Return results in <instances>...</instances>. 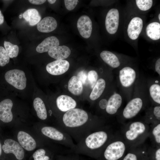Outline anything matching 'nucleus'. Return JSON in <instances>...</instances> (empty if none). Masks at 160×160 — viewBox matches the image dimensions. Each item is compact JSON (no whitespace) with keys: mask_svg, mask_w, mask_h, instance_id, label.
I'll list each match as a JSON object with an SVG mask.
<instances>
[{"mask_svg":"<svg viewBox=\"0 0 160 160\" xmlns=\"http://www.w3.org/2000/svg\"><path fill=\"white\" fill-rule=\"evenodd\" d=\"M4 46L10 58L15 57L17 56L19 51L18 46L6 41H4Z\"/></svg>","mask_w":160,"mask_h":160,"instance_id":"31","label":"nucleus"},{"mask_svg":"<svg viewBox=\"0 0 160 160\" xmlns=\"http://www.w3.org/2000/svg\"><path fill=\"white\" fill-rule=\"evenodd\" d=\"M106 86L107 82L104 79L101 78L98 79L92 89L89 96L90 99L92 101L98 99L104 92Z\"/></svg>","mask_w":160,"mask_h":160,"instance_id":"25","label":"nucleus"},{"mask_svg":"<svg viewBox=\"0 0 160 160\" xmlns=\"http://www.w3.org/2000/svg\"><path fill=\"white\" fill-rule=\"evenodd\" d=\"M143 25V19L140 17L132 18L128 24L127 29L128 36L132 40L137 39L141 33Z\"/></svg>","mask_w":160,"mask_h":160,"instance_id":"14","label":"nucleus"},{"mask_svg":"<svg viewBox=\"0 0 160 160\" xmlns=\"http://www.w3.org/2000/svg\"><path fill=\"white\" fill-rule=\"evenodd\" d=\"M69 66V62L66 60H56L48 64L46 66V69L51 74L59 75L66 72Z\"/></svg>","mask_w":160,"mask_h":160,"instance_id":"15","label":"nucleus"},{"mask_svg":"<svg viewBox=\"0 0 160 160\" xmlns=\"http://www.w3.org/2000/svg\"><path fill=\"white\" fill-rule=\"evenodd\" d=\"M108 98L107 99L103 98L99 101L98 106L99 108L101 110L103 111L105 110L107 106Z\"/></svg>","mask_w":160,"mask_h":160,"instance_id":"40","label":"nucleus"},{"mask_svg":"<svg viewBox=\"0 0 160 160\" xmlns=\"http://www.w3.org/2000/svg\"><path fill=\"white\" fill-rule=\"evenodd\" d=\"M148 148L144 143L130 147L122 160H147Z\"/></svg>","mask_w":160,"mask_h":160,"instance_id":"12","label":"nucleus"},{"mask_svg":"<svg viewBox=\"0 0 160 160\" xmlns=\"http://www.w3.org/2000/svg\"><path fill=\"white\" fill-rule=\"evenodd\" d=\"M29 1L31 4L36 5L41 4L46 2L44 0H29Z\"/></svg>","mask_w":160,"mask_h":160,"instance_id":"42","label":"nucleus"},{"mask_svg":"<svg viewBox=\"0 0 160 160\" xmlns=\"http://www.w3.org/2000/svg\"><path fill=\"white\" fill-rule=\"evenodd\" d=\"M69 91L75 95H79L83 91V85L81 82L76 76H72L70 79L68 84Z\"/></svg>","mask_w":160,"mask_h":160,"instance_id":"28","label":"nucleus"},{"mask_svg":"<svg viewBox=\"0 0 160 160\" xmlns=\"http://www.w3.org/2000/svg\"><path fill=\"white\" fill-rule=\"evenodd\" d=\"M4 21V17L0 10V25L2 24Z\"/></svg>","mask_w":160,"mask_h":160,"instance_id":"43","label":"nucleus"},{"mask_svg":"<svg viewBox=\"0 0 160 160\" xmlns=\"http://www.w3.org/2000/svg\"><path fill=\"white\" fill-rule=\"evenodd\" d=\"M77 77L81 82L82 84H86L87 82L88 75L87 72L84 71H81L77 74Z\"/></svg>","mask_w":160,"mask_h":160,"instance_id":"39","label":"nucleus"},{"mask_svg":"<svg viewBox=\"0 0 160 160\" xmlns=\"http://www.w3.org/2000/svg\"><path fill=\"white\" fill-rule=\"evenodd\" d=\"M13 105L12 100L5 99L0 102V120L4 123L11 122L13 119L11 111Z\"/></svg>","mask_w":160,"mask_h":160,"instance_id":"17","label":"nucleus"},{"mask_svg":"<svg viewBox=\"0 0 160 160\" xmlns=\"http://www.w3.org/2000/svg\"><path fill=\"white\" fill-rule=\"evenodd\" d=\"M33 105L38 118L42 120H46L47 117L46 108L42 100L36 97L34 100Z\"/></svg>","mask_w":160,"mask_h":160,"instance_id":"30","label":"nucleus"},{"mask_svg":"<svg viewBox=\"0 0 160 160\" xmlns=\"http://www.w3.org/2000/svg\"><path fill=\"white\" fill-rule=\"evenodd\" d=\"M136 5L138 9L143 11L149 10L152 7L153 1L151 0H136Z\"/></svg>","mask_w":160,"mask_h":160,"instance_id":"35","label":"nucleus"},{"mask_svg":"<svg viewBox=\"0 0 160 160\" xmlns=\"http://www.w3.org/2000/svg\"><path fill=\"white\" fill-rule=\"evenodd\" d=\"M23 16L30 25L32 26L37 24L41 18L38 11L35 9H28L23 13Z\"/></svg>","mask_w":160,"mask_h":160,"instance_id":"27","label":"nucleus"},{"mask_svg":"<svg viewBox=\"0 0 160 160\" xmlns=\"http://www.w3.org/2000/svg\"><path fill=\"white\" fill-rule=\"evenodd\" d=\"M147 160H160V147L148 148Z\"/></svg>","mask_w":160,"mask_h":160,"instance_id":"33","label":"nucleus"},{"mask_svg":"<svg viewBox=\"0 0 160 160\" xmlns=\"http://www.w3.org/2000/svg\"><path fill=\"white\" fill-rule=\"evenodd\" d=\"M148 137L152 146L160 147V122L149 125Z\"/></svg>","mask_w":160,"mask_h":160,"instance_id":"26","label":"nucleus"},{"mask_svg":"<svg viewBox=\"0 0 160 160\" xmlns=\"http://www.w3.org/2000/svg\"><path fill=\"white\" fill-rule=\"evenodd\" d=\"M48 1L51 4H53L56 1L55 0H48Z\"/></svg>","mask_w":160,"mask_h":160,"instance_id":"45","label":"nucleus"},{"mask_svg":"<svg viewBox=\"0 0 160 160\" xmlns=\"http://www.w3.org/2000/svg\"><path fill=\"white\" fill-rule=\"evenodd\" d=\"M143 121L150 125L160 122V105H152L145 110Z\"/></svg>","mask_w":160,"mask_h":160,"instance_id":"18","label":"nucleus"},{"mask_svg":"<svg viewBox=\"0 0 160 160\" xmlns=\"http://www.w3.org/2000/svg\"><path fill=\"white\" fill-rule=\"evenodd\" d=\"M80 155L70 152H64L57 156V160H87Z\"/></svg>","mask_w":160,"mask_h":160,"instance_id":"32","label":"nucleus"},{"mask_svg":"<svg viewBox=\"0 0 160 160\" xmlns=\"http://www.w3.org/2000/svg\"><path fill=\"white\" fill-rule=\"evenodd\" d=\"M155 70L156 73L160 76V58H159L156 61L155 66Z\"/></svg>","mask_w":160,"mask_h":160,"instance_id":"41","label":"nucleus"},{"mask_svg":"<svg viewBox=\"0 0 160 160\" xmlns=\"http://www.w3.org/2000/svg\"><path fill=\"white\" fill-rule=\"evenodd\" d=\"M129 148L121 135L114 134L97 160H122Z\"/></svg>","mask_w":160,"mask_h":160,"instance_id":"6","label":"nucleus"},{"mask_svg":"<svg viewBox=\"0 0 160 160\" xmlns=\"http://www.w3.org/2000/svg\"><path fill=\"white\" fill-rule=\"evenodd\" d=\"M2 149L5 154H13L17 160H23L25 157L24 149L19 143L11 139H7L2 145Z\"/></svg>","mask_w":160,"mask_h":160,"instance_id":"10","label":"nucleus"},{"mask_svg":"<svg viewBox=\"0 0 160 160\" xmlns=\"http://www.w3.org/2000/svg\"><path fill=\"white\" fill-rule=\"evenodd\" d=\"M59 41L58 39L55 36L48 37L45 39L37 47L36 51L39 53H42L48 52L52 49L59 46Z\"/></svg>","mask_w":160,"mask_h":160,"instance_id":"23","label":"nucleus"},{"mask_svg":"<svg viewBox=\"0 0 160 160\" xmlns=\"http://www.w3.org/2000/svg\"><path fill=\"white\" fill-rule=\"evenodd\" d=\"M147 91L152 105H160V84L158 80L146 81Z\"/></svg>","mask_w":160,"mask_h":160,"instance_id":"13","label":"nucleus"},{"mask_svg":"<svg viewBox=\"0 0 160 160\" xmlns=\"http://www.w3.org/2000/svg\"><path fill=\"white\" fill-rule=\"evenodd\" d=\"M124 97L120 92L116 89L115 85L108 100L105 110L108 116H114L119 113L123 102Z\"/></svg>","mask_w":160,"mask_h":160,"instance_id":"8","label":"nucleus"},{"mask_svg":"<svg viewBox=\"0 0 160 160\" xmlns=\"http://www.w3.org/2000/svg\"><path fill=\"white\" fill-rule=\"evenodd\" d=\"M4 77L7 83L17 89L23 90L26 87V78L24 72L21 70H9L6 73Z\"/></svg>","mask_w":160,"mask_h":160,"instance_id":"9","label":"nucleus"},{"mask_svg":"<svg viewBox=\"0 0 160 160\" xmlns=\"http://www.w3.org/2000/svg\"><path fill=\"white\" fill-rule=\"evenodd\" d=\"M158 19L159 20V21H160V14L159 13L158 15Z\"/></svg>","mask_w":160,"mask_h":160,"instance_id":"46","label":"nucleus"},{"mask_svg":"<svg viewBox=\"0 0 160 160\" xmlns=\"http://www.w3.org/2000/svg\"><path fill=\"white\" fill-rule=\"evenodd\" d=\"M71 53L69 48L64 45L55 47L48 52L49 56L57 60H63L67 58Z\"/></svg>","mask_w":160,"mask_h":160,"instance_id":"24","label":"nucleus"},{"mask_svg":"<svg viewBox=\"0 0 160 160\" xmlns=\"http://www.w3.org/2000/svg\"><path fill=\"white\" fill-rule=\"evenodd\" d=\"M116 78L120 92L128 102L132 97L135 86L139 79V72L133 66L123 65L119 68Z\"/></svg>","mask_w":160,"mask_h":160,"instance_id":"5","label":"nucleus"},{"mask_svg":"<svg viewBox=\"0 0 160 160\" xmlns=\"http://www.w3.org/2000/svg\"><path fill=\"white\" fill-rule=\"evenodd\" d=\"M114 135L110 128L105 125L84 137L76 144L72 152L97 160Z\"/></svg>","mask_w":160,"mask_h":160,"instance_id":"2","label":"nucleus"},{"mask_svg":"<svg viewBox=\"0 0 160 160\" xmlns=\"http://www.w3.org/2000/svg\"><path fill=\"white\" fill-rule=\"evenodd\" d=\"M149 101L146 81L139 78L132 97L118 115V121L124 124L126 121L134 118L141 111L148 107Z\"/></svg>","mask_w":160,"mask_h":160,"instance_id":"3","label":"nucleus"},{"mask_svg":"<svg viewBox=\"0 0 160 160\" xmlns=\"http://www.w3.org/2000/svg\"><path fill=\"white\" fill-rule=\"evenodd\" d=\"M22 17V15H19V17L20 18H21Z\"/></svg>","mask_w":160,"mask_h":160,"instance_id":"47","label":"nucleus"},{"mask_svg":"<svg viewBox=\"0 0 160 160\" xmlns=\"http://www.w3.org/2000/svg\"><path fill=\"white\" fill-rule=\"evenodd\" d=\"M59 123L60 128L76 143L91 132L105 126L104 120L91 117L84 110L76 108L65 113Z\"/></svg>","mask_w":160,"mask_h":160,"instance_id":"1","label":"nucleus"},{"mask_svg":"<svg viewBox=\"0 0 160 160\" xmlns=\"http://www.w3.org/2000/svg\"><path fill=\"white\" fill-rule=\"evenodd\" d=\"M147 36L151 39L157 41L160 39V24L154 22L151 23L147 26L146 29Z\"/></svg>","mask_w":160,"mask_h":160,"instance_id":"29","label":"nucleus"},{"mask_svg":"<svg viewBox=\"0 0 160 160\" xmlns=\"http://www.w3.org/2000/svg\"><path fill=\"white\" fill-rule=\"evenodd\" d=\"M33 160H51V156L48 154L44 149L40 148L36 151L33 154Z\"/></svg>","mask_w":160,"mask_h":160,"instance_id":"34","label":"nucleus"},{"mask_svg":"<svg viewBox=\"0 0 160 160\" xmlns=\"http://www.w3.org/2000/svg\"><path fill=\"white\" fill-rule=\"evenodd\" d=\"M41 132L44 135L58 142L71 152L75 147L76 144L71 137L60 129H59L53 127L46 126L42 128Z\"/></svg>","mask_w":160,"mask_h":160,"instance_id":"7","label":"nucleus"},{"mask_svg":"<svg viewBox=\"0 0 160 160\" xmlns=\"http://www.w3.org/2000/svg\"><path fill=\"white\" fill-rule=\"evenodd\" d=\"M56 105L61 111L65 112L75 108L77 105L76 101L69 96L62 95L57 97L56 100Z\"/></svg>","mask_w":160,"mask_h":160,"instance_id":"19","label":"nucleus"},{"mask_svg":"<svg viewBox=\"0 0 160 160\" xmlns=\"http://www.w3.org/2000/svg\"><path fill=\"white\" fill-rule=\"evenodd\" d=\"M77 26L80 34L83 37L87 39L90 37L92 31V23L88 16H81L78 20Z\"/></svg>","mask_w":160,"mask_h":160,"instance_id":"16","label":"nucleus"},{"mask_svg":"<svg viewBox=\"0 0 160 160\" xmlns=\"http://www.w3.org/2000/svg\"><path fill=\"white\" fill-rule=\"evenodd\" d=\"M3 151L2 149V145L0 141V157L1 156L3 153Z\"/></svg>","mask_w":160,"mask_h":160,"instance_id":"44","label":"nucleus"},{"mask_svg":"<svg viewBox=\"0 0 160 160\" xmlns=\"http://www.w3.org/2000/svg\"><path fill=\"white\" fill-rule=\"evenodd\" d=\"M17 139L20 145L27 151H32L36 147V144L34 139L29 134L25 132H19Z\"/></svg>","mask_w":160,"mask_h":160,"instance_id":"20","label":"nucleus"},{"mask_svg":"<svg viewBox=\"0 0 160 160\" xmlns=\"http://www.w3.org/2000/svg\"><path fill=\"white\" fill-rule=\"evenodd\" d=\"M102 60L111 68H120L121 62L118 56L113 53L108 51L104 50L100 54Z\"/></svg>","mask_w":160,"mask_h":160,"instance_id":"21","label":"nucleus"},{"mask_svg":"<svg viewBox=\"0 0 160 160\" xmlns=\"http://www.w3.org/2000/svg\"><path fill=\"white\" fill-rule=\"evenodd\" d=\"M119 19L118 10L112 8L108 12L105 17V26L107 32L110 34H115L118 30Z\"/></svg>","mask_w":160,"mask_h":160,"instance_id":"11","label":"nucleus"},{"mask_svg":"<svg viewBox=\"0 0 160 160\" xmlns=\"http://www.w3.org/2000/svg\"><path fill=\"white\" fill-rule=\"evenodd\" d=\"M57 26L56 20L52 17L47 16L44 18L37 24V28L39 31L47 33L54 31Z\"/></svg>","mask_w":160,"mask_h":160,"instance_id":"22","label":"nucleus"},{"mask_svg":"<svg viewBox=\"0 0 160 160\" xmlns=\"http://www.w3.org/2000/svg\"><path fill=\"white\" fill-rule=\"evenodd\" d=\"M9 59L10 57L5 49L3 47L0 46V66L5 65L9 63Z\"/></svg>","mask_w":160,"mask_h":160,"instance_id":"36","label":"nucleus"},{"mask_svg":"<svg viewBox=\"0 0 160 160\" xmlns=\"http://www.w3.org/2000/svg\"><path fill=\"white\" fill-rule=\"evenodd\" d=\"M64 1L66 8L69 11L74 9L78 2L77 0H65Z\"/></svg>","mask_w":160,"mask_h":160,"instance_id":"38","label":"nucleus"},{"mask_svg":"<svg viewBox=\"0 0 160 160\" xmlns=\"http://www.w3.org/2000/svg\"><path fill=\"white\" fill-rule=\"evenodd\" d=\"M98 78V74L97 71L95 70H91L89 72L88 79L91 88L92 89L94 87Z\"/></svg>","mask_w":160,"mask_h":160,"instance_id":"37","label":"nucleus"},{"mask_svg":"<svg viewBox=\"0 0 160 160\" xmlns=\"http://www.w3.org/2000/svg\"><path fill=\"white\" fill-rule=\"evenodd\" d=\"M124 124L121 135L129 148L144 143L148 137L150 125L143 121H131Z\"/></svg>","mask_w":160,"mask_h":160,"instance_id":"4","label":"nucleus"}]
</instances>
